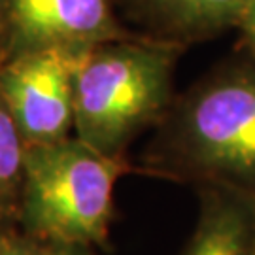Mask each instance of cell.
<instances>
[{
    "label": "cell",
    "instance_id": "obj_5",
    "mask_svg": "<svg viewBox=\"0 0 255 255\" xmlns=\"http://www.w3.org/2000/svg\"><path fill=\"white\" fill-rule=\"evenodd\" d=\"M134 36L119 25L110 0H4L0 63L40 49L85 53Z\"/></svg>",
    "mask_w": 255,
    "mask_h": 255
},
{
    "label": "cell",
    "instance_id": "obj_6",
    "mask_svg": "<svg viewBox=\"0 0 255 255\" xmlns=\"http://www.w3.org/2000/svg\"><path fill=\"white\" fill-rule=\"evenodd\" d=\"M201 212L183 255H255V199L223 187H199Z\"/></svg>",
    "mask_w": 255,
    "mask_h": 255
},
{
    "label": "cell",
    "instance_id": "obj_11",
    "mask_svg": "<svg viewBox=\"0 0 255 255\" xmlns=\"http://www.w3.org/2000/svg\"><path fill=\"white\" fill-rule=\"evenodd\" d=\"M17 231H19L17 227H11V225H6V223H2V221H0V246H2V244H6V242H8L9 238L13 237Z\"/></svg>",
    "mask_w": 255,
    "mask_h": 255
},
{
    "label": "cell",
    "instance_id": "obj_10",
    "mask_svg": "<svg viewBox=\"0 0 255 255\" xmlns=\"http://www.w3.org/2000/svg\"><path fill=\"white\" fill-rule=\"evenodd\" d=\"M237 25L242 28L248 46L252 47L255 53V0H246Z\"/></svg>",
    "mask_w": 255,
    "mask_h": 255
},
{
    "label": "cell",
    "instance_id": "obj_13",
    "mask_svg": "<svg viewBox=\"0 0 255 255\" xmlns=\"http://www.w3.org/2000/svg\"><path fill=\"white\" fill-rule=\"evenodd\" d=\"M2 30H4V0H0V38H2Z\"/></svg>",
    "mask_w": 255,
    "mask_h": 255
},
{
    "label": "cell",
    "instance_id": "obj_12",
    "mask_svg": "<svg viewBox=\"0 0 255 255\" xmlns=\"http://www.w3.org/2000/svg\"><path fill=\"white\" fill-rule=\"evenodd\" d=\"M55 255H91L87 248H63L59 246L55 250Z\"/></svg>",
    "mask_w": 255,
    "mask_h": 255
},
{
    "label": "cell",
    "instance_id": "obj_2",
    "mask_svg": "<svg viewBox=\"0 0 255 255\" xmlns=\"http://www.w3.org/2000/svg\"><path fill=\"white\" fill-rule=\"evenodd\" d=\"M178 55L180 42L136 34L91 47L76 76L74 136L104 155H125L172 106Z\"/></svg>",
    "mask_w": 255,
    "mask_h": 255
},
{
    "label": "cell",
    "instance_id": "obj_8",
    "mask_svg": "<svg viewBox=\"0 0 255 255\" xmlns=\"http://www.w3.org/2000/svg\"><path fill=\"white\" fill-rule=\"evenodd\" d=\"M28 146L0 97V221L19 227Z\"/></svg>",
    "mask_w": 255,
    "mask_h": 255
},
{
    "label": "cell",
    "instance_id": "obj_1",
    "mask_svg": "<svg viewBox=\"0 0 255 255\" xmlns=\"http://www.w3.org/2000/svg\"><path fill=\"white\" fill-rule=\"evenodd\" d=\"M149 172L255 199V68L206 78L161 121L146 153Z\"/></svg>",
    "mask_w": 255,
    "mask_h": 255
},
{
    "label": "cell",
    "instance_id": "obj_7",
    "mask_svg": "<svg viewBox=\"0 0 255 255\" xmlns=\"http://www.w3.org/2000/svg\"><path fill=\"white\" fill-rule=\"evenodd\" d=\"M157 28L176 38H202L237 25L246 0H134Z\"/></svg>",
    "mask_w": 255,
    "mask_h": 255
},
{
    "label": "cell",
    "instance_id": "obj_3",
    "mask_svg": "<svg viewBox=\"0 0 255 255\" xmlns=\"http://www.w3.org/2000/svg\"><path fill=\"white\" fill-rule=\"evenodd\" d=\"M127 172L125 155H104L78 136L28 146L19 229L51 246L102 248L114 187Z\"/></svg>",
    "mask_w": 255,
    "mask_h": 255
},
{
    "label": "cell",
    "instance_id": "obj_4",
    "mask_svg": "<svg viewBox=\"0 0 255 255\" xmlns=\"http://www.w3.org/2000/svg\"><path fill=\"white\" fill-rule=\"evenodd\" d=\"M85 53L53 47L0 63V97L27 146L72 136L76 76Z\"/></svg>",
    "mask_w": 255,
    "mask_h": 255
},
{
    "label": "cell",
    "instance_id": "obj_9",
    "mask_svg": "<svg viewBox=\"0 0 255 255\" xmlns=\"http://www.w3.org/2000/svg\"><path fill=\"white\" fill-rule=\"evenodd\" d=\"M59 246H51L42 240L28 237L23 231H17L6 244L0 246V255H55Z\"/></svg>",
    "mask_w": 255,
    "mask_h": 255
}]
</instances>
